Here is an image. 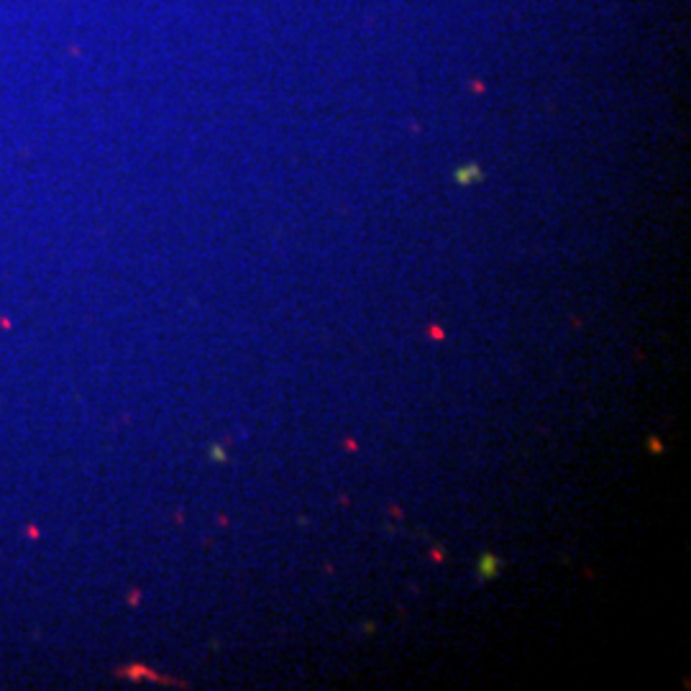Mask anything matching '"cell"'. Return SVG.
Returning <instances> with one entry per match:
<instances>
[{"label": "cell", "instance_id": "1", "mask_svg": "<svg viewBox=\"0 0 691 691\" xmlns=\"http://www.w3.org/2000/svg\"><path fill=\"white\" fill-rule=\"evenodd\" d=\"M497 568H499V561L494 556H484L482 564H479V574H482V579H492L497 574Z\"/></svg>", "mask_w": 691, "mask_h": 691}]
</instances>
